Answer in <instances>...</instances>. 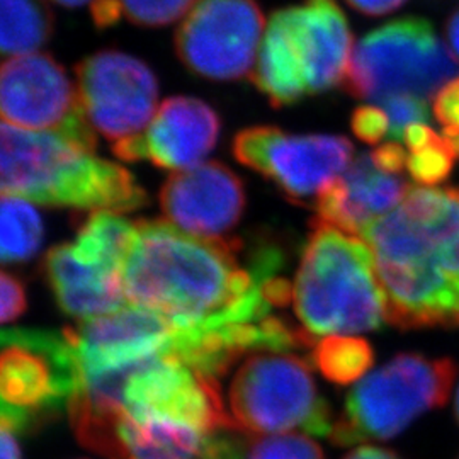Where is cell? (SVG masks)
Segmentation results:
<instances>
[{
  "label": "cell",
  "instance_id": "obj_1",
  "mask_svg": "<svg viewBox=\"0 0 459 459\" xmlns=\"http://www.w3.org/2000/svg\"><path fill=\"white\" fill-rule=\"evenodd\" d=\"M284 254L259 240L204 238L167 220L138 221L121 281L130 305L227 339L242 358L305 349L303 328L271 315L293 299Z\"/></svg>",
  "mask_w": 459,
  "mask_h": 459
},
{
  "label": "cell",
  "instance_id": "obj_2",
  "mask_svg": "<svg viewBox=\"0 0 459 459\" xmlns=\"http://www.w3.org/2000/svg\"><path fill=\"white\" fill-rule=\"evenodd\" d=\"M394 327L459 328V187H411L362 230Z\"/></svg>",
  "mask_w": 459,
  "mask_h": 459
},
{
  "label": "cell",
  "instance_id": "obj_3",
  "mask_svg": "<svg viewBox=\"0 0 459 459\" xmlns=\"http://www.w3.org/2000/svg\"><path fill=\"white\" fill-rule=\"evenodd\" d=\"M0 197L53 208L132 212L147 193L125 167L66 138L0 121Z\"/></svg>",
  "mask_w": 459,
  "mask_h": 459
},
{
  "label": "cell",
  "instance_id": "obj_4",
  "mask_svg": "<svg viewBox=\"0 0 459 459\" xmlns=\"http://www.w3.org/2000/svg\"><path fill=\"white\" fill-rule=\"evenodd\" d=\"M293 284L303 328L316 337L377 330L388 320L386 296L368 244L313 221Z\"/></svg>",
  "mask_w": 459,
  "mask_h": 459
},
{
  "label": "cell",
  "instance_id": "obj_5",
  "mask_svg": "<svg viewBox=\"0 0 459 459\" xmlns=\"http://www.w3.org/2000/svg\"><path fill=\"white\" fill-rule=\"evenodd\" d=\"M458 366L447 358L400 354L362 377L345 396L333 422L335 446L386 441L403 432L422 413L447 402Z\"/></svg>",
  "mask_w": 459,
  "mask_h": 459
},
{
  "label": "cell",
  "instance_id": "obj_6",
  "mask_svg": "<svg viewBox=\"0 0 459 459\" xmlns=\"http://www.w3.org/2000/svg\"><path fill=\"white\" fill-rule=\"evenodd\" d=\"M458 75V58L430 21L400 17L362 36L342 87L352 98L377 102L396 94L427 100Z\"/></svg>",
  "mask_w": 459,
  "mask_h": 459
},
{
  "label": "cell",
  "instance_id": "obj_7",
  "mask_svg": "<svg viewBox=\"0 0 459 459\" xmlns=\"http://www.w3.org/2000/svg\"><path fill=\"white\" fill-rule=\"evenodd\" d=\"M229 413L248 436L293 434L330 437L333 420L308 361L291 352H254L231 379Z\"/></svg>",
  "mask_w": 459,
  "mask_h": 459
},
{
  "label": "cell",
  "instance_id": "obj_8",
  "mask_svg": "<svg viewBox=\"0 0 459 459\" xmlns=\"http://www.w3.org/2000/svg\"><path fill=\"white\" fill-rule=\"evenodd\" d=\"M82 396L111 405L136 422H164L218 434L237 430L216 379L176 359L147 362L111 386Z\"/></svg>",
  "mask_w": 459,
  "mask_h": 459
},
{
  "label": "cell",
  "instance_id": "obj_9",
  "mask_svg": "<svg viewBox=\"0 0 459 459\" xmlns=\"http://www.w3.org/2000/svg\"><path fill=\"white\" fill-rule=\"evenodd\" d=\"M81 368L66 332L0 330V402L30 426L68 407Z\"/></svg>",
  "mask_w": 459,
  "mask_h": 459
},
{
  "label": "cell",
  "instance_id": "obj_10",
  "mask_svg": "<svg viewBox=\"0 0 459 459\" xmlns=\"http://www.w3.org/2000/svg\"><path fill=\"white\" fill-rule=\"evenodd\" d=\"M233 155L263 174L291 203L310 206L344 174L354 147L337 134H290L264 125L238 133Z\"/></svg>",
  "mask_w": 459,
  "mask_h": 459
},
{
  "label": "cell",
  "instance_id": "obj_11",
  "mask_svg": "<svg viewBox=\"0 0 459 459\" xmlns=\"http://www.w3.org/2000/svg\"><path fill=\"white\" fill-rule=\"evenodd\" d=\"M264 24L257 0H195L174 36L176 55L197 77L240 81L254 70Z\"/></svg>",
  "mask_w": 459,
  "mask_h": 459
},
{
  "label": "cell",
  "instance_id": "obj_12",
  "mask_svg": "<svg viewBox=\"0 0 459 459\" xmlns=\"http://www.w3.org/2000/svg\"><path fill=\"white\" fill-rule=\"evenodd\" d=\"M0 121L96 148L77 89L48 53L22 55L0 65Z\"/></svg>",
  "mask_w": 459,
  "mask_h": 459
},
{
  "label": "cell",
  "instance_id": "obj_13",
  "mask_svg": "<svg viewBox=\"0 0 459 459\" xmlns=\"http://www.w3.org/2000/svg\"><path fill=\"white\" fill-rule=\"evenodd\" d=\"M75 77L87 123L113 143L140 134L155 116L157 75L133 55L100 49L79 62Z\"/></svg>",
  "mask_w": 459,
  "mask_h": 459
},
{
  "label": "cell",
  "instance_id": "obj_14",
  "mask_svg": "<svg viewBox=\"0 0 459 459\" xmlns=\"http://www.w3.org/2000/svg\"><path fill=\"white\" fill-rule=\"evenodd\" d=\"M221 132L220 116L196 98L167 99L140 134L113 145L116 157L128 162L147 160L165 170H186L203 164Z\"/></svg>",
  "mask_w": 459,
  "mask_h": 459
},
{
  "label": "cell",
  "instance_id": "obj_15",
  "mask_svg": "<svg viewBox=\"0 0 459 459\" xmlns=\"http://www.w3.org/2000/svg\"><path fill=\"white\" fill-rule=\"evenodd\" d=\"M160 206L174 227L204 238H223L246 210L242 179L227 165L206 162L172 174Z\"/></svg>",
  "mask_w": 459,
  "mask_h": 459
},
{
  "label": "cell",
  "instance_id": "obj_16",
  "mask_svg": "<svg viewBox=\"0 0 459 459\" xmlns=\"http://www.w3.org/2000/svg\"><path fill=\"white\" fill-rule=\"evenodd\" d=\"M411 189L402 176L377 169L371 153H361L318 197L315 221L358 237L377 218L400 206Z\"/></svg>",
  "mask_w": 459,
  "mask_h": 459
},
{
  "label": "cell",
  "instance_id": "obj_17",
  "mask_svg": "<svg viewBox=\"0 0 459 459\" xmlns=\"http://www.w3.org/2000/svg\"><path fill=\"white\" fill-rule=\"evenodd\" d=\"M310 96L342 85L352 58V31L337 0H303L288 7Z\"/></svg>",
  "mask_w": 459,
  "mask_h": 459
},
{
  "label": "cell",
  "instance_id": "obj_18",
  "mask_svg": "<svg viewBox=\"0 0 459 459\" xmlns=\"http://www.w3.org/2000/svg\"><path fill=\"white\" fill-rule=\"evenodd\" d=\"M43 278L58 307L82 322L113 315L130 305L121 276L83 263L70 244L53 247L45 255Z\"/></svg>",
  "mask_w": 459,
  "mask_h": 459
},
{
  "label": "cell",
  "instance_id": "obj_19",
  "mask_svg": "<svg viewBox=\"0 0 459 459\" xmlns=\"http://www.w3.org/2000/svg\"><path fill=\"white\" fill-rule=\"evenodd\" d=\"M250 81L276 109L310 96L307 68L288 7L271 14Z\"/></svg>",
  "mask_w": 459,
  "mask_h": 459
},
{
  "label": "cell",
  "instance_id": "obj_20",
  "mask_svg": "<svg viewBox=\"0 0 459 459\" xmlns=\"http://www.w3.org/2000/svg\"><path fill=\"white\" fill-rule=\"evenodd\" d=\"M53 33L55 16L45 0H0V58L34 53Z\"/></svg>",
  "mask_w": 459,
  "mask_h": 459
},
{
  "label": "cell",
  "instance_id": "obj_21",
  "mask_svg": "<svg viewBox=\"0 0 459 459\" xmlns=\"http://www.w3.org/2000/svg\"><path fill=\"white\" fill-rule=\"evenodd\" d=\"M212 459H324V453L305 434L238 436L225 430L214 441Z\"/></svg>",
  "mask_w": 459,
  "mask_h": 459
},
{
  "label": "cell",
  "instance_id": "obj_22",
  "mask_svg": "<svg viewBox=\"0 0 459 459\" xmlns=\"http://www.w3.org/2000/svg\"><path fill=\"white\" fill-rule=\"evenodd\" d=\"M43 221L30 201L0 197V264L30 261L43 242Z\"/></svg>",
  "mask_w": 459,
  "mask_h": 459
},
{
  "label": "cell",
  "instance_id": "obj_23",
  "mask_svg": "<svg viewBox=\"0 0 459 459\" xmlns=\"http://www.w3.org/2000/svg\"><path fill=\"white\" fill-rule=\"evenodd\" d=\"M315 368L335 385H351L373 366V347L361 337L328 335L318 341L312 351Z\"/></svg>",
  "mask_w": 459,
  "mask_h": 459
},
{
  "label": "cell",
  "instance_id": "obj_24",
  "mask_svg": "<svg viewBox=\"0 0 459 459\" xmlns=\"http://www.w3.org/2000/svg\"><path fill=\"white\" fill-rule=\"evenodd\" d=\"M456 153L444 136L434 133L422 147L411 150L407 159V170L411 181L432 187L446 181L455 167Z\"/></svg>",
  "mask_w": 459,
  "mask_h": 459
},
{
  "label": "cell",
  "instance_id": "obj_25",
  "mask_svg": "<svg viewBox=\"0 0 459 459\" xmlns=\"http://www.w3.org/2000/svg\"><path fill=\"white\" fill-rule=\"evenodd\" d=\"M121 16L143 28H162L186 16L195 0H115Z\"/></svg>",
  "mask_w": 459,
  "mask_h": 459
},
{
  "label": "cell",
  "instance_id": "obj_26",
  "mask_svg": "<svg viewBox=\"0 0 459 459\" xmlns=\"http://www.w3.org/2000/svg\"><path fill=\"white\" fill-rule=\"evenodd\" d=\"M383 111L388 116L390 130L388 136L394 142L403 140V133L411 128V125L426 123L429 119V108L426 99L417 98L411 94H396L381 100Z\"/></svg>",
  "mask_w": 459,
  "mask_h": 459
},
{
  "label": "cell",
  "instance_id": "obj_27",
  "mask_svg": "<svg viewBox=\"0 0 459 459\" xmlns=\"http://www.w3.org/2000/svg\"><path fill=\"white\" fill-rule=\"evenodd\" d=\"M434 116L443 125V136L459 157V77L436 94Z\"/></svg>",
  "mask_w": 459,
  "mask_h": 459
},
{
  "label": "cell",
  "instance_id": "obj_28",
  "mask_svg": "<svg viewBox=\"0 0 459 459\" xmlns=\"http://www.w3.org/2000/svg\"><path fill=\"white\" fill-rule=\"evenodd\" d=\"M351 126L354 134L369 145L379 143L390 130L388 116L383 111V108L364 104L354 109L351 117Z\"/></svg>",
  "mask_w": 459,
  "mask_h": 459
},
{
  "label": "cell",
  "instance_id": "obj_29",
  "mask_svg": "<svg viewBox=\"0 0 459 459\" xmlns=\"http://www.w3.org/2000/svg\"><path fill=\"white\" fill-rule=\"evenodd\" d=\"M28 308L26 290L16 278L0 271V324L13 322Z\"/></svg>",
  "mask_w": 459,
  "mask_h": 459
},
{
  "label": "cell",
  "instance_id": "obj_30",
  "mask_svg": "<svg viewBox=\"0 0 459 459\" xmlns=\"http://www.w3.org/2000/svg\"><path fill=\"white\" fill-rule=\"evenodd\" d=\"M371 159L377 169H381L388 174L400 176V172L407 167L409 155L405 153V150L400 143L390 142V143L377 147L375 152H371Z\"/></svg>",
  "mask_w": 459,
  "mask_h": 459
},
{
  "label": "cell",
  "instance_id": "obj_31",
  "mask_svg": "<svg viewBox=\"0 0 459 459\" xmlns=\"http://www.w3.org/2000/svg\"><path fill=\"white\" fill-rule=\"evenodd\" d=\"M364 16L381 17L400 9L407 0H345Z\"/></svg>",
  "mask_w": 459,
  "mask_h": 459
},
{
  "label": "cell",
  "instance_id": "obj_32",
  "mask_svg": "<svg viewBox=\"0 0 459 459\" xmlns=\"http://www.w3.org/2000/svg\"><path fill=\"white\" fill-rule=\"evenodd\" d=\"M16 432V427L0 422V459H22Z\"/></svg>",
  "mask_w": 459,
  "mask_h": 459
},
{
  "label": "cell",
  "instance_id": "obj_33",
  "mask_svg": "<svg viewBox=\"0 0 459 459\" xmlns=\"http://www.w3.org/2000/svg\"><path fill=\"white\" fill-rule=\"evenodd\" d=\"M344 459H400L394 451L375 447V446H361L351 451Z\"/></svg>",
  "mask_w": 459,
  "mask_h": 459
},
{
  "label": "cell",
  "instance_id": "obj_34",
  "mask_svg": "<svg viewBox=\"0 0 459 459\" xmlns=\"http://www.w3.org/2000/svg\"><path fill=\"white\" fill-rule=\"evenodd\" d=\"M446 38L453 49V55L459 60V5L451 13V16L447 17Z\"/></svg>",
  "mask_w": 459,
  "mask_h": 459
},
{
  "label": "cell",
  "instance_id": "obj_35",
  "mask_svg": "<svg viewBox=\"0 0 459 459\" xmlns=\"http://www.w3.org/2000/svg\"><path fill=\"white\" fill-rule=\"evenodd\" d=\"M0 422H7V424L16 427L17 430L31 427L21 415H17L16 411L7 409L2 402H0Z\"/></svg>",
  "mask_w": 459,
  "mask_h": 459
},
{
  "label": "cell",
  "instance_id": "obj_36",
  "mask_svg": "<svg viewBox=\"0 0 459 459\" xmlns=\"http://www.w3.org/2000/svg\"><path fill=\"white\" fill-rule=\"evenodd\" d=\"M51 2H55L62 7H66V9H77V7H82L87 2H92V0H51Z\"/></svg>",
  "mask_w": 459,
  "mask_h": 459
},
{
  "label": "cell",
  "instance_id": "obj_37",
  "mask_svg": "<svg viewBox=\"0 0 459 459\" xmlns=\"http://www.w3.org/2000/svg\"><path fill=\"white\" fill-rule=\"evenodd\" d=\"M455 413H456V419H458L459 422V388L458 394H456V400H455Z\"/></svg>",
  "mask_w": 459,
  "mask_h": 459
},
{
  "label": "cell",
  "instance_id": "obj_38",
  "mask_svg": "<svg viewBox=\"0 0 459 459\" xmlns=\"http://www.w3.org/2000/svg\"><path fill=\"white\" fill-rule=\"evenodd\" d=\"M459 459V458H458Z\"/></svg>",
  "mask_w": 459,
  "mask_h": 459
}]
</instances>
